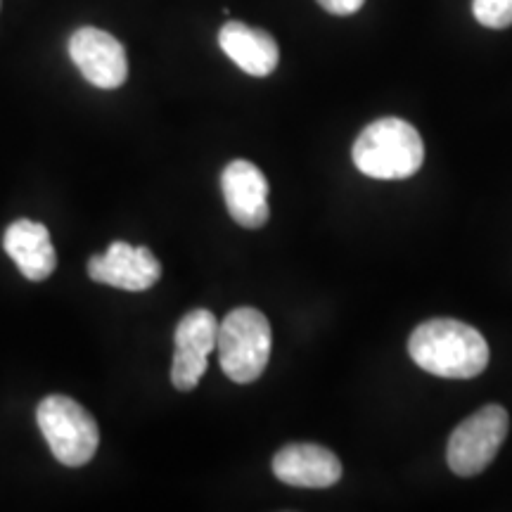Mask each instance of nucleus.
<instances>
[{"mask_svg":"<svg viewBox=\"0 0 512 512\" xmlns=\"http://www.w3.org/2000/svg\"><path fill=\"white\" fill-rule=\"evenodd\" d=\"M415 366L439 377L470 380L489 366V344L482 332L453 318H432L408 339Z\"/></svg>","mask_w":512,"mask_h":512,"instance_id":"f257e3e1","label":"nucleus"},{"mask_svg":"<svg viewBox=\"0 0 512 512\" xmlns=\"http://www.w3.org/2000/svg\"><path fill=\"white\" fill-rule=\"evenodd\" d=\"M351 157L361 174L377 181H403L420 171L425 145L413 124L396 117H384L363 128Z\"/></svg>","mask_w":512,"mask_h":512,"instance_id":"f03ea898","label":"nucleus"},{"mask_svg":"<svg viewBox=\"0 0 512 512\" xmlns=\"http://www.w3.org/2000/svg\"><path fill=\"white\" fill-rule=\"evenodd\" d=\"M271 323L252 306L233 309L219 323L216 351L223 373L238 384L259 380L271 358Z\"/></svg>","mask_w":512,"mask_h":512,"instance_id":"7ed1b4c3","label":"nucleus"},{"mask_svg":"<svg viewBox=\"0 0 512 512\" xmlns=\"http://www.w3.org/2000/svg\"><path fill=\"white\" fill-rule=\"evenodd\" d=\"M36 422L48 441L50 453L67 467H83L98 453V422L79 401L50 394L38 403Z\"/></svg>","mask_w":512,"mask_h":512,"instance_id":"20e7f679","label":"nucleus"},{"mask_svg":"<svg viewBox=\"0 0 512 512\" xmlns=\"http://www.w3.org/2000/svg\"><path fill=\"white\" fill-rule=\"evenodd\" d=\"M510 430V415L498 403L479 408L451 432L446 460L458 477H475L498 456Z\"/></svg>","mask_w":512,"mask_h":512,"instance_id":"39448f33","label":"nucleus"},{"mask_svg":"<svg viewBox=\"0 0 512 512\" xmlns=\"http://www.w3.org/2000/svg\"><path fill=\"white\" fill-rule=\"evenodd\" d=\"M219 320L209 309L188 311L176 325L171 382L178 392H192L207 373L209 354L216 351Z\"/></svg>","mask_w":512,"mask_h":512,"instance_id":"423d86ee","label":"nucleus"},{"mask_svg":"<svg viewBox=\"0 0 512 512\" xmlns=\"http://www.w3.org/2000/svg\"><path fill=\"white\" fill-rule=\"evenodd\" d=\"M69 57L83 79L102 91H114L128 79V57L121 43L95 27L76 29L69 38Z\"/></svg>","mask_w":512,"mask_h":512,"instance_id":"0eeeda50","label":"nucleus"},{"mask_svg":"<svg viewBox=\"0 0 512 512\" xmlns=\"http://www.w3.org/2000/svg\"><path fill=\"white\" fill-rule=\"evenodd\" d=\"M88 275L102 285L124 292H145L162 278V264L147 247H133L128 242H112L105 254H93L88 261Z\"/></svg>","mask_w":512,"mask_h":512,"instance_id":"6e6552de","label":"nucleus"},{"mask_svg":"<svg viewBox=\"0 0 512 512\" xmlns=\"http://www.w3.org/2000/svg\"><path fill=\"white\" fill-rule=\"evenodd\" d=\"M221 190L228 214L242 228H261L268 221V181L259 166L235 159L221 174Z\"/></svg>","mask_w":512,"mask_h":512,"instance_id":"1a4fd4ad","label":"nucleus"},{"mask_svg":"<svg viewBox=\"0 0 512 512\" xmlns=\"http://www.w3.org/2000/svg\"><path fill=\"white\" fill-rule=\"evenodd\" d=\"M273 475L290 486L328 489L342 479V463L325 446L287 444L273 456Z\"/></svg>","mask_w":512,"mask_h":512,"instance_id":"9d476101","label":"nucleus"},{"mask_svg":"<svg viewBox=\"0 0 512 512\" xmlns=\"http://www.w3.org/2000/svg\"><path fill=\"white\" fill-rule=\"evenodd\" d=\"M3 247L24 278L31 280V283H43L53 275L57 254L53 242H50L48 228L43 223L29 219H17L15 223H10L8 230H5Z\"/></svg>","mask_w":512,"mask_h":512,"instance_id":"9b49d317","label":"nucleus"},{"mask_svg":"<svg viewBox=\"0 0 512 512\" xmlns=\"http://www.w3.org/2000/svg\"><path fill=\"white\" fill-rule=\"evenodd\" d=\"M219 46L242 72L249 76H271L280 62V50L268 31L242 22H228L219 31Z\"/></svg>","mask_w":512,"mask_h":512,"instance_id":"f8f14e48","label":"nucleus"},{"mask_svg":"<svg viewBox=\"0 0 512 512\" xmlns=\"http://www.w3.org/2000/svg\"><path fill=\"white\" fill-rule=\"evenodd\" d=\"M472 15L486 29L512 27V0H472Z\"/></svg>","mask_w":512,"mask_h":512,"instance_id":"ddd939ff","label":"nucleus"},{"mask_svg":"<svg viewBox=\"0 0 512 512\" xmlns=\"http://www.w3.org/2000/svg\"><path fill=\"white\" fill-rule=\"evenodd\" d=\"M323 10H328L330 15H339V17H347V15H354L363 8V3L366 0H316Z\"/></svg>","mask_w":512,"mask_h":512,"instance_id":"4468645a","label":"nucleus"}]
</instances>
